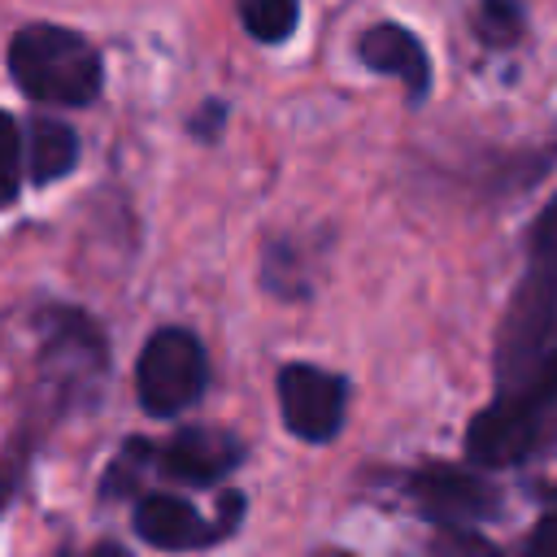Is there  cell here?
Masks as SVG:
<instances>
[{
  "label": "cell",
  "instance_id": "6da1fadb",
  "mask_svg": "<svg viewBox=\"0 0 557 557\" xmlns=\"http://www.w3.org/2000/svg\"><path fill=\"white\" fill-rule=\"evenodd\" d=\"M30 331L35 357L30 379L22 383V422L0 453V513L22 487L39 440L70 413L91 409L109 379V339L91 313L74 305H44Z\"/></svg>",
  "mask_w": 557,
  "mask_h": 557
},
{
  "label": "cell",
  "instance_id": "7a4b0ae2",
  "mask_svg": "<svg viewBox=\"0 0 557 557\" xmlns=\"http://www.w3.org/2000/svg\"><path fill=\"white\" fill-rule=\"evenodd\" d=\"M557 435V352L527 379L500 387L466 426V457L479 470H509L531 461Z\"/></svg>",
  "mask_w": 557,
  "mask_h": 557
},
{
  "label": "cell",
  "instance_id": "3957f363",
  "mask_svg": "<svg viewBox=\"0 0 557 557\" xmlns=\"http://www.w3.org/2000/svg\"><path fill=\"white\" fill-rule=\"evenodd\" d=\"M9 74L30 100L61 104V109H87L100 100V87H104L100 48L87 35L52 22H30L13 30Z\"/></svg>",
  "mask_w": 557,
  "mask_h": 557
},
{
  "label": "cell",
  "instance_id": "277c9868",
  "mask_svg": "<svg viewBox=\"0 0 557 557\" xmlns=\"http://www.w3.org/2000/svg\"><path fill=\"white\" fill-rule=\"evenodd\" d=\"M209 387V352L187 326H157L135 357V396L144 413L174 418Z\"/></svg>",
  "mask_w": 557,
  "mask_h": 557
},
{
  "label": "cell",
  "instance_id": "5b68a950",
  "mask_svg": "<svg viewBox=\"0 0 557 557\" xmlns=\"http://www.w3.org/2000/svg\"><path fill=\"white\" fill-rule=\"evenodd\" d=\"M244 509H248L244 492H222L213 518H205L191 500H183L174 492H144V496H135L131 527L144 544H152L161 553H196V548H213V544L231 540L235 527L244 522Z\"/></svg>",
  "mask_w": 557,
  "mask_h": 557
},
{
  "label": "cell",
  "instance_id": "8992f818",
  "mask_svg": "<svg viewBox=\"0 0 557 557\" xmlns=\"http://www.w3.org/2000/svg\"><path fill=\"white\" fill-rule=\"evenodd\" d=\"M400 492L418 518L440 531H474L500 513V492L483 470L461 466H418L400 479Z\"/></svg>",
  "mask_w": 557,
  "mask_h": 557
},
{
  "label": "cell",
  "instance_id": "52a82bcc",
  "mask_svg": "<svg viewBox=\"0 0 557 557\" xmlns=\"http://www.w3.org/2000/svg\"><path fill=\"white\" fill-rule=\"evenodd\" d=\"M283 426L305 444H331L348 418V379L313 361H287L274 379Z\"/></svg>",
  "mask_w": 557,
  "mask_h": 557
},
{
  "label": "cell",
  "instance_id": "ba28073f",
  "mask_svg": "<svg viewBox=\"0 0 557 557\" xmlns=\"http://www.w3.org/2000/svg\"><path fill=\"white\" fill-rule=\"evenodd\" d=\"M244 453L248 448L222 426H178L165 444H152V474L187 487H213L244 461Z\"/></svg>",
  "mask_w": 557,
  "mask_h": 557
},
{
  "label": "cell",
  "instance_id": "9c48e42d",
  "mask_svg": "<svg viewBox=\"0 0 557 557\" xmlns=\"http://www.w3.org/2000/svg\"><path fill=\"white\" fill-rule=\"evenodd\" d=\"M357 57H361L366 70L400 78L405 91H409V104L426 100V91H431V57H426V44L409 26H400V22L366 26L357 35Z\"/></svg>",
  "mask_w": 557,
  "mask_h": 557
},
{
  "label": "cell",
  "instance_id": "30bf717a",
  "mask_svg": "<svg viewBox=\"0 0 557 557\" xmlns=\"http://www.w3.org/2000/svg\"><path fill=\"white\" fill-rule=\"evenodd\" d=\"M78 131L57 117H26L22 126V165L35 187H48L78 170Z\"/></svg>",
  "mask_w": 557,
  "mask_h": 557
},
{
  "label": "cell",
  "instance_id": "8fae6325",
  "mask_svg": "<svg viewBox=\"0 0 557 557\" xmlns=\"http://www.w3.org/2000/svg\"><path fill=\"white\" fill-rule=\"evenodd\" d=\"M239 26L248 30V39L278 48L296 35L300 26V0H235Z\"/></svg>",
  "mask_w": 557,
  "mask_h": 557
},
{
  "label": "cell",
  "instance_id": "7c38bea8",
  "mask_svg": "<svg viewBox=\"0 0 557 557\" xmlns=\"http://www.w3.org/2000/svg\"><path fill=\"white\" fill-rule=\"evenodd\" d=\"M148 474H152V440L131 435V440L113 453V461H109V470H104V479H100V496H104V500L139 496V483H144Z\"/></svg>",
  "mask_w": 557,
  "mask_h": 557
},
{
  "label": "cell",
  "instance_id": "4fadbf2b",
  "mask_svg": "<svg viewBox=\"0 0 557 557\" xmlns=\"http://www.w3.org/2000/svg\"><path fill=\"white\" fill-rule=\"evenodd\" d=\"M527 30V0H479L474 35L487 48H513Z\"/></svg>",
  "mask_w": 557,
  "mask_h": 557
},
{
  "label": "cell",
  "instance_id": "5bb4252c",
  "mask_svg": "<svg viewBox=\"0 0 557 557\" xmlns=\"http://www.w3.org/2000/svg\"><path fill=\"white\" fill-rule=\"evenodd\" d=\"M22 178H26V165H22V122L9 109H0V209L17 205Z\"/></svg>",
  "mask_w": 557,
  "mask_h": 557
},
{
  "label": "cell",
  "instance_id": "9a60e30c",
  "mask_svg": "<svg viewBox=\"0 0 557 557\" xmlns=\"http://www.w3.org/2000/svg\"><path fill=\"white\" fill-rule=\"evenodd\" d=\"M440 557H500V553L474 531H440Z\"/></svg>",
  "mask_w": 557,
  "mask_h": 557
},
{
  "label": "cell",
  "instance_id": "2e32d148",
  "mask_svg": "<svg viewBox=\"0 0 557 557\" xmlns=\"http://www.w3.org/2000/svg\"><path fill=\"white\" fill-rule=\"evenodd\" d=\"M222 122H226V104H222V100H205V104L187 117V131H191L196 139H218V135H222Z\"/></svg>",
  "mask_w": 557,
  "mask_h": 557
},
{
  "label": "cell",
  "instance_id": "e0dca14e",
  "mask_svg": "<svg viewBox=\"0 0 557 557\" xmlns=\"http://www.w3.org/2000/svg\"><path fill=\"white\" fill-rule=\"evenodd\" d=\"M527 557H557V505L531 527V535H527Z\"/></svg>",
  "mask_w": 557,
  "mask_h": 557
},
{
  "label": "cell",
  "instance_id": "ac0fdd59",
  "mask_svg": "<svg viewBox=\"0 0 557 557\" xmlns=\"http://www.w3.org/2000/svg\"><path fill=\"white\" fill-rule=\"evenodd\" d=\"M57 557H135V553L122 548V544H113V540H100V544H91V548H65V553H57Z\"/></svg>",
  "mask_w": 557,
  "mask_h": 557
},
{
  "label": "cell",
  "instance_id": "d6986e66",
  "mask_svg": "<svg viewBox=\"0 0 557 557\" xmlns=\"http://www.w3.org/2000/svg\"><path fill=\"white\" fill-rule=\"evenodd\" d=\"M313 557H357V553H348V548H318Z\"/></svg>",
  "mask_w": 557,
  "mask_h": 557
}]
</instances>
